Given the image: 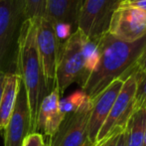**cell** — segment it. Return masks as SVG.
Returning <instances> with one entry per match:
<instances>
[{
	"label": "cell",
	"mask_w": 146,
	"mask_h": 146,
	"mask_svg": "<svg viewBox=\"0 0 146 146\" xmlns=\"http://www.w3.org/2000/svg\"><path fill=\"white\" fill-rule=\"evenodd\" d=\"M137 86L135 92L134 111L140 108H146V71L137 72Z\"/></svg>",
	"instance_id": "obj_17"
},
{
	"label": "cell",
	"mask_w": 146,
	"mask_h": 146,
	"mask_svg": "<svg viewBox=\"0 0 146 146\" xmlns=\"http://www.w3.org/2000/svg\"><path fill=\"white\" fill-rule=\"evenodd\" d=\"M108 33L125 42L139 40L146 35V11L128 4H118Z\"/></svg>",
	"instance_id": "obj_8"
},
{
	"label": "cell",
	"mask_w": 146,
	"mask_h": 146,
	"mask_svg": "<svg viewBox=\"0 0 146 146\" xmlns=\"http://www.w3.org/2000/svg\"><path fill=\"white\" fill-rule=\"evenodd\" d=\"M88 100H90L88 96L83 90H77V92H73V94L66 96V98H60V102H59L60 111L64 115L72 113V112L81 108Z\"/></svg>",
	"instance_id": "obj_16"
},
{
	"label": "cell",
	"mask_w": 146,
	"mask_h": 146,
	"mask_svg": "<svg viewBox=\"0 0 146 146\" xmlns=\"http://www.w3.org/2000/svg\"><path fill=\"white\" fill-rule=\"evenodd\" d=\"M115 146H126L125 145V139H124V135H123V131L120 133L118 137V140H117V143Z\"/></svg>",
	"instance_id": "obj_24"
},
{
	"label": "cell",
	"mask_w": 146,
	"mask_h": 146,
	"mask_svg": "<svg viewBox=\"0 0 146 146\" xmlns=\"http://www.w3.org/2000/svg\"><path fill=\"white\" fill-rule=\"evenodd\" d=\"M88 41L80 30H77L59 48L56 68V86L60 96L72 84L78 83L81 88L88 78L86 71L85 44Z\"/></svg>",
	"instance_id": "obj_4"
},
{
	"label": "cell",
	"mask_w": 146,
	"mask_h": 146,
	"mask_svg": "<svg viewBox=\"0 0 146 146\" xmlns=\"http://www.w3.org/2000/svg\"><path fill=\"white\" fill-rule=\"evenodd\" d=\"M132 70H135L137 72H144L146 71V48L143 51V53L141 54V56L139 57L138 61H137L135 67Z\"/></svg>",
	"instance_id": "obj_21"
},
{
	"label": "cell",
	"mask_w": 146,
	"mask_h": 146,
	"mask_svg": "<svg viewBox=\"0 0 146 146\" xmlns=\"http://www.w3.org/2000/svg\"><path fill=\"white\" fill-rule=\"evenodd\" d=\"M45 138L42 134L38 132H32L26 136L22 146H44Z\"/></svg>",
	"instance_id": "obj_19"
},
{
	"label": "cell",
	"mask_w": 146,
	"mask_h": 146,
	"mask_svg": "<svg viewBox=\"0 0 146 146\" xmlns=\"http://www.w3.org/2000/svg\"><path fill=\"white\" fill-rule=\"evenodd\" d=\"M60 98L61 96L55 88L43 98L39 108L34 132L40 133L46 139L52 137L56 133L65 117L60 111Z\"/></svg>",
	"instance_id": "obj_12"
},
{
	"label": "cell",
	"mask_w": 146,
	"mask_h": 146,
	"mask_svg": "<svg viewBox=\"0 0 146 146\" xmlns=\"http://www.w3.org/2000/svg\"><path fill=\"white\" fill-rule=\"evenodd\" d=\"M120 1H121V0H120Z\"/></svg>",
	"instance_id": "obj_30"
},
{
	"label": "cell",
	"mask_w": 146,
	"mask_h": 146,
	"mask_svg": "<svg viewBox=\"0 0 146 146\" xmlns=\"http://www.w3.org/2000/svg\"><path fill=\"white\" fill-rule=\"evenodd\" d=\"M123 82H124L123 79L115 80L98 96L92 100V110L88 119V139L94 144H96L98 131L100 130L106 119L108 118L112 106L122 88Z\"/></svg>",
	"instance_id": "obj_11"
},
{
	"label": "cell",
	"mask_w": 146,
	"mask_h": 146,
	"mask_svg": "<svg viewBox=\"0 0 146 146\" xmlns=\"http://www.w3.org/2000/svg\"><path fill=\"white\" fill-rule=\"evenodd\" d=\"M0 130H1V129H0Z\"/></svg>",
	"instance_id": "obj_29"
},
{
	"label": "cell",
	"mask_w": 146,
	"mask_h": 146,
	"mask_svg": "<svg viewBox=\"0 0 146 146\" xmlns=\"http://www.w3.org/2000/svg\"><path fill=\"white\" fill-rule=\"evenodd\" d=\"M26 19L25 0H0V72L16 73L18 39Z\"/></svg>",
	"instance_id": "obj_3"
},
{
	"label": "cell",
	"mask_w": 146,
	"mask_h": 146,
	"mask_svg": "<svg viewBox=\"0 0 146 146\" xmlns=\"http://www.w3.org/2000/svg\"><path fill=\"white\" fill-rule=\"evenodd\" d=\"M46 1L47 0H25L27 19L45 17L46 16Z\"/></svg>",
	"instance_id": "obj_18"
},
{
	"label": "cell",
	"mask_w": 146,
	"mask_h": 146,
	"mask_svg": "<svg viewBox=\"0 0 146 146\" xmlns=\"http://www.w3.org/2000/svg\"><path fill=\"white\" fill-rule=\"evenodd\" d=\"M37 49L49 92L56 86V68L59 45L52 22L46 17L39 19L37 30Z\"/></svg>",
	"instance_id": "obj_9"
},
{
	"label": "cell",
	"mask_w": 146,
	"mask_h": 146,
	"mask_svg": "<svg viewBox=\"0 0 146 146\" xmlns=\"http://www.w3.org/2000/svg\"><path fill=\"white\" fill-rule=\"evenodd\" d=\"M146 130V108L135 110L128 119L123 135L126 146H144Z\"/></svg>",
	"instance_id": "obj_15"
},
{
	"label": "cell",
	"mask_w": 146,
	"mask_h": 146,
	"mask_svg": "<svg viewBox=\"0 0 146 146\" xmlns=\"http://www.w3.org/2000/svg\"><path fill=\"white\" fill-rule=\"evenodd\" d=\"M83 0H47L46 16L52 24H68L73 32L78 30V18Z\"/></svg>",
	"instance_id": "obj_13"
},
{
	"label": "cell",
	"mask_w": 146,
	"mask_h": 146,
	"mask_svg": "<svg viewBox=\"0 0 146 146\" xmlns=\"http://www.w3.org/2000/svg\"><path fill=\"white\" fill-rule=\"evenodd\" d=\"M32 132L29 104L21 82L14 110L4 128V146H22L26 136Z\"/></svg>",
	"instance_id": "obj_10"
},
{
	"label": "cell",
	"mask_w": 146,
	"mask_h": 146,
	"mask_svg": "<svg viewBox=\"0 0 146 146\" xmlns=\"http://www.w3.org/2000/svg\"><path fill=\"white\" fill-rule=\"evenodd\" d=\"M21 83L17 73H9L5 75L4 87L0 100V129H4L14 110Z\"/></svg>",
	"instance_id": "obj_14"
},
{
	"label": "cell",
	"mask_w": 146,
	"mask_h": 146,
	"mask_svg": "<svg viewBox=\"0 0 146 146\" xmlns=\"http://www.w3.org/2000/svg\"><path fill=\"white\" fill-rule=\"evenodd\" d=\"M5 73L0 72V100H1V96L2 92H3V87H4V80H5Z\"/></svg>",
	"instance_id": "obj_23"
},
{
	"label": "cell",
	"mask_w": 146,
	"mask_h": 146,
	"mask_svg": "<svg viewBox=\"0 0 146 146\" xmlns=\"http://www.w3.org/2000/svg\"><path fill=\"white\" fill-rule=\"evenodd\" d=\"M120 0H84L78 18L80 30L90 42L98 45L108 32L110 20Z\"/></svg>",
	"instance_id": "obj_5"
},
{
	"label": "cell",
	"mask_w": 146,
	"mask_h": 146,
	"mask_svg": "<svg viewBox=\"0 0 146 146\" xmlns=\"http://www.w3.org/2000/svg\"><path fill=\"white\" fill-rule=\"evenodd\" d=\"M144 146H146V130H145V137H144Z\"/></svg>",
	"instance_id": "obj_26"
},
{
	"label": "cell",
	"mask_w": 146,
	"mask_h": 146,
	"mask_svg": "<svg viewBox=\"0 0 146 146\" xmlns=\"http://www.w3.org/2000/svg\"><path fill=\"white\" fill-rule=\"evenodd\" d=\"M44 146H48V144H47V142H46V141H45V145Z\"/></svg>",
	"instance_id": "obj_27"
},
{
	"label": "cell",
	"mask_w": 146,
	"mask_h": 146,
	"mask_svg": "<svg viewBox=\"0 0 146 146\" xmlns=\"http://www.w3.org/2000/svg\"><path fill=\"white\" fill-rule=\"evenodd\" d=\"M119 4H128L131 6H135L137 8L146 11V0H139V1H134V2H127V3H119Z\"/></svg>",
	"instance_id": "obj_22"
},
{
	"label": "cell",
	"mask_w": 146,
	"mask_h": 146,
	"mask_svg": "<svg viewBox=\"0 0 146 146\" xmlns=\"http://www.w3.org/2000/svg\"><path fill=\"white\" fill-rule=\"evenodd\" d=\"M136 86V71L132 70L130 75L123 82L122 88L112 106L111 110L98 131L96 143L104 140L113 133L122 132L124 130L127 121L134 112Z\"/></svg>",
	"instance_id": "obj_6"
},
{
	"label": "cell",
	"mask_w": 146,
	"mask_h": 146,
	"mask_svg": "<svg viewBox=\"0 0 146 146\" xmlns=\"http://www.w3.org/2000/svg\"><path fill=\"white\" fill-rule=\"evenodd\" d=\"M83 1H84V0H83Z\"/></svg>",
	"instance_id": "obj_31"
},
{
	"label": "cell",
	"mask_w": 146,
	"mask_h": 146,
	"mask_svg": "<svg viewBox=\"0 0 146 146\" xmlns=\"http://www.w3.org/2000/svg\"><path fill=\"white\" fill-rule=\"evenodd\" d=\"M98 61L82 90L90 100L117 79L125 80L131 74L146 48V35L133 42L121 41L106 33L98 43Z\"/></svg>",
	"instance_id": "obj_1"
},
{
	"label": "cell",
	"mask_w": 146,
	"mask_h": 146,
	"mask_svg": "<svg viewBox=\"0 0 146 146\" xmlns=\"http://www.w3.org/2000/svg\"><path fill=\"white\" fill-rule=\"evenodd\" d=\"M134 1H139V0H121L119 3H127V2H134Z\"/></svg>",
	"instance_id": "obj_25"
},
{
	"label": "cell",
	"mask_w": 146,
	"mask_h": 146,
	"mask_svg": "<svg viewBox=\"0 0 146 146\" xmlns=\"http://www.w3.org/2000/svg\"><path fill=\"white\" fill-rule=\"evenodd\" d=\"M39 19L40 18H29L22 24L16 61V73L19 75L27 94L33 132L35 131L40 104L43 98L49 94L37 49Z\"/></svg>",
	"instance_id": "obj_2"
},
{
	"label": "cell",
	"mask_w": 146,
	"mask_h": 146,
	"mask_svg": "<svg viewBox=\"0 0 146 146\" xmlns=\"http://www.w3.org/2000/svg\"><path fill=\"white\" fill-rule=\"evenodd\" d=\"M94 145H96V144H94Z\"/></svg>",
	"instance_id": "obj_28"
},
{
	"label": "cell",
	"mask_w": 146,
	"mask_h": 146,
	"mask_svg": "<svg viewBox=\"0 0 146 146\" xmlns=\"http://www.w3.org/2000/svg\"><path fill=\"white\" fill-rule=\"evenodd\" d=\"M92 100H88L81 108L66 114L54 135L46 140L48 146H94L88 139V119Z\"/></svg>",
	"instance_id": "obj_7"
},
{
	"label": "cell",
	"mask_w": 146,
	"mask_h": 146,
	"mask_svg": "<svg viewBox=\"0 0 146 146\" xmlns=\"http://www.w3.org/2000/svg\"><path fill=\"white\" fill-rule=\"evenodd\" d=\"M121 132H115L113 134H111L110 136L106 137V139L100 141V142L96 143L94 146H115L117 143V140H118V137L120 135Z\"/></svg>",
	"instance_id": "obj_20"
}]
</instances>
